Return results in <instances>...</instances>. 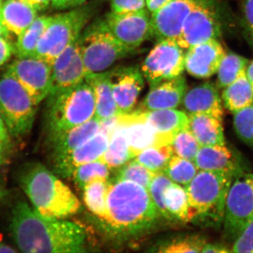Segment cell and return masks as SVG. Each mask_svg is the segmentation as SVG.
Here are the masks:
<instances>
[{
	"label": "cell",
	"instance_id": "6",
	"mask_svg": "<svg viewBox=\"0 0 253 253\" xmlns=\"http://www.w3.org/2000/svg\"><path fill=\"white\" fill-rule=\"evenodd\" d=\"M79 42L86 75L106 71L132 51L115 38L104 19L86 26Z\"/></svg>",
	"mask_w": 253,
	"mask_h": 253
},
{
	"label": "cell",
	"instance_id": "21",
	"mask_svg": "<svg viewBox=\"0 0 253 253\" xmlns=\"http://www.w3.org/2000/svg\"><path fill=\"white\" fill-rule=\"evenodd\" d=\"M100 131V121L95 117L67 130L47 134L50 159L79 147Z\"/></svg>",
	"mask_w": 253,
	"mask_h": 253
},
{
	"label": "cell",
	"instance_id": "10",
	"mask_svg": "<svg viewBox=\"0 0 253 253\" xmlns=\"http://www.w3.org/2000/svg\"><path fill=\"white\" fill-rule=\"evenodd\" d=\"M184 50L175 40L158 42L146 56L141 69L150 88L182 75L185 69Z\"/></svg>",
	"mask_w": 253,
	"mask_h": 253
},
{
	"label": "cell",
	"instance_id": "49",
	"mask_svg": "<svg viewBox=\"0 0 253 253\" xmlns=\"http://www.w3.org/2000/svg\"><path fill=\"white\" fill-rule=\"evenodd\" d=\"M169 0H146V8L151 14L165 6Z\"/></svg>",
	"mask_w": 253,
	"mask_h": 253
},
{
	"label": "cell",
	"instance_id": "9",
	"mask_svg": "<svg viewBox=\"0 0 253 253\" xmlns=\"http://www.w3.org/2000/svg\"><path fill=\"white\" fill-rule=\"evenodd\" d=\"M224 234L234 243L253 220V174L239 173L226 195Z\"/></svg>",
	"mask_w": 253,
	"mask_h": 253
},
{
	"label": "cell",
	"instance_id": "11",
	"mask_svg": "<svg viewBox=\"0 0 253 253\" xmlns=\"http://www.w3.org/2000/svg\"><path fill=\"white\" fill-rule=\"evenodd\" d=\"M221 36V26L214 0H201L183 25L176 42L184 49Z\"/></svg>",
	"mask_w": 253,
	"mask_h": 253
},
{
	"label": "cell",
	"instance_id": "48",
	"mask_svg": "<svg viewBox=\"0 0 253 253\" xmlns=\"http://www.w3.org/2000/svg\"><path fill=\"white\" fill-rule=\"evenodd\" d=\"M11 149V143L0 141V169L6 163Z\"/></svg>",
	"mask_w": 253,
	"mask_h": 253
},
{
	"label": "cell",
	"instance_id": "23",
	"mask_svg": "<svg viewBox=\"0 0 253 253\" xmlns=\"http://www.w3.org/2000/svg\"><path fill=\"white\" fill-rule=\"evenodd\" d=\"M187 89L186 79L182 75L179 77L163 81L151 88L139 110L154 111L176 109L181 105Z\"/></svg>",
	"mask_w": 253,
	"mask_h": 253
},
{
	"label": "cell",
	"instance_id": "35",
	"mask_svg": "<svg viewBox=\"0 0 253 253\" xmlns=\"http://www.w3.org/2000/svg\"><path fill=\"white\" fill-rule=\"evenodd\" d=\"M199 170L194 161L173 155L165 168L164 173L173 182L185 186L194 179Z\"/></svg>",
	"mask_w": 253,
	"mask_h": 253
},
{
	"label": "cell",
	"instance_id": "54",
	"mask_svg": "<svg viewBox=\"0 0 253 253\" xmlns=\"http://www.w3.org/2000/svg\"><path fill=\"white\" fill-rule=\"evenodd\" d=\"M10 33L5 28L4 26L0 22V37L9 38Z\"/></svg>",
	"mask_w": 253,
	"mask_h": 253
},
{
	"label": "cell",
	"instance_id": "12",
	"mask_svg": "<svg viewBox=\"0 0 253 253\" xmlns=\"http://www.w3.org/2000/svg\"><path fill=\"white\" fill-rule=\"evenodd\" d=\"M6 71L19 82L37 106L47 97L52 65L36 56H17Z\"/></svg>",
	"mask_w": 253,
	"mask_h": 253
},
{
	"label": "cell",
	"instance_id": "8",
	"mask_svg": "<svg viewBox=\"0 0 253 253\" xmlns=\"http://www.w3.org/2000/svg\"><path fill=\"white\" fill-rule=\"evenodd\" d=\"M37 106L19 82L6 71L0 78V116L10 136L21 137L31 130Z\"/></svg>",
	"mask_w": 253,
	"mask_h": 253
},
{
	"label": "cell",
	"instance_id": "33",
	"mask_svg": "<svg viewBox=\"0 0 253 253\" xmlns=\"http://www.w3.org/2000/svg\"><path fill=\"white\" fill-rule=\"evenodd\" d=\"M249 60L234 52L226 53L217 72V86L224 89L246 73Z\"/></svg>",
	"mask_w": 253,
	"mask_h": 253
},
{
	"label": "cell",
	"instance_id": "5",
	"mask_svg": "<svg viewBox=\"0 0 253 253\" xmlns=\"http://www.w3.org/2000/svg\"><path fill=\"white\" fill-rule=\"evenodd\" d=\"M238 174L226 172L199 170L184 186L192 219L197 217H224L228 191Z\"/></svg>",
	"mask_w": 253,
	"mask_h": 253
},
{
	"label": "cell",
	"instance_id": "25",
	"mask_svg": "<svg viewBox=\"0 0 253 253\" xmlns=\"http://www.w3.org/2000/svg\"><path fill=\"white\" fill-rule=\"evenodd\" d=\"M194 161L199 170L240 173L232 153L226 145L201 146Z\"/></svg>",
	"mask_w": 253,
	"mask_h": 253
},
{
	"label": "cell",
	"instance_id": "55",
	"mask_svg": "<svg viewBox=\"0 0 253 253\" xmlns=\"http://www.w3.org/2000/svg\"><path fill=\"white\" fill-rule=\"evenodd\" d=\"M6 194L7 192L5 190L0 189V202L6 197Z\"/></svg>",
	"mask_w": 253,
	"mask_h": 253
},
{
	"label": "cell",
	"instance_id": "4",
	"mask_svg": "<svg viewBox=\"0 0 253 253\" xmlns=\"http://www.w3.org/2000/svg\"><path fill=\"white\" fill-rule=\"evenodd\" d=\"M47 98V134L67 130L96 117L94 94L85 82Z\"/></svg>",
	"mask_w": 253,
	"mask_h": 253
},
{
	"label": "cell",
	"instance_id": "31",
	"mask_svg": "<svg viewBox=\"0 0 253 253\" xmlns=\"http://www.w3.org/2000/svg\"><path fill=\"white\" fill-rule=\"evenodd\" d=\"M52 16L37 17L25 31L18 36L14 46V52L17 56H33L40 40L44 33Z\"/></svg>",
	"mask_w": 253,
	"mask_h": 253
},
{
	"label": "cell",
	"instance_id": "26",
	"mask_svg": "<svg viewBox=\"0 0 253 253\" xmlns=\"http://www.w3.org/2000/svg\"><path fill=\"white\" fill-rule=\"evenodd\" d=\"M38 17V11L23 0H6L0 9V22L9 33L19 36Z\"/></svg>",
	"mask_w": 253,
	"mask_h": 253
},
{
	"label": "cell",
	"instance_id": "50",
	"mask_svg": "<svg viewBox=\"0 0 253 253\" xmlns=\"http://www.w3.org/2000/svg\"><path fill=\"white\" fill-rule=\"evenodd\" d=\"M25 2L31 5L32 7L36 9L37 11H42L46 9L51 3V0H23Z\"/></svg>",
	"mask_w": 253,
	"mask_h": 253
},
{
	"label": "cell",
	"instance_id": "46",
	"mask_svg": "<svg viewBox=\"0 0 253 253\" xmlns=\"http://www.w3.org/2000/svg\"><path fill=\"white\" fill-rule=\"evenodd\" d=\"M86 0H51V5L56 9L76 8L84 4Z\"/></svg>",
	"mask_w": 253,
	"mask_h": 253
},
{
	"label": "cell",
	"instance_id": "14",
	"mask_svg": "<svg viewBox=\"0 0 253 253\" xmlns=\"http://www.w3.org/2000/svg\"><path fill=\"white\" fill-rule=\"evenodd\" d=\"M104 20L115 38L132 51L150 38L151 15L148 9L126 13L111 11Z\"/></svg>",
	"mask_w": 253,
	"mask_h": 253
},
{
	"label": "cell",
	"instance_id": "43",
	"mask_svg": "<svg viewBox=\"0 0 253 253\" xmlns=\"http://www.w3.org/2000/svg\"><path fill=\"white\" fill-rule=\"evenodd\" d=\"M113 12L126 13L146 9V0H111Z\"/></svg>",
	"mask_w": 253,
	"mask_h": 253
},
{
	"label": "cell",
	"instance_id": "15",
	"mask_svg": "<svg viewBox=\"0 0 253 253\" xmlns=\"http://www.w3.org/2000/svg\"><path fill=\"white\" fill-rule=\"evenodd\" d=\"M201 0H169L151 14L150 38L157 42L177 39L184 21Z\"/></svg>",
	"mask_w": 253,
	"mask_h": 253
},
{
	"label": "cell",
	"instance_id": "36",
	"mask_svg": "<svg viewBox=\"0 0 253 253\" xmlns=\"http://www.w3.org/2000/svg\"><path fill=\"white\" fill-rule=\"evenodd\" d=\"M111 168L101 159L86 163L78 167L73 172V181L83 189L89 181L96 179H109Z\"/></svg>",
	"mask_w": 253,
	"mask_h": 253
},
{
	"label": "cell",
	"instance_id": "24",
	"mask_svg": "<svg viewBox=\"0 0 253 253\" xmlns=\"http://www.w3.org/2000/svg\"><path fill=\"white\" fill-rule=\"evenodd\" d=\"M84 82L94 94L97 119L102 121L121 114L113 97L109 71L86 75Z\"/></svg>",
	"mask_w": 253,
	"mask_h": 253
},
{
	"label": "cell",
	"instance_id": "17",
	"mask_svg": "<svg viewBox=\"0 0 253 253\" xmlns=\"http://www.w3.org/2000/svg\"><path fill=\"white\" fill-rule=\"evenodd\" d=\"M109 139V136L100 131L79 147L51 158L53 172L61 177H71L80 166L101 159L107 149Z\"/></svg>",
	"mask_w": 253,
	"mask_h": 253
},
{
	"label": "cell",
	"instance_id": "51",
	"mask_svg": "<svg viewBox=\"0 0 253 253\" xmlns=\"http://www.w3.org/2000/svg\"><path fill=\"white\" fill-rule=\"evenodd\" d=\"M10 136H10L6 126H5L4 121L0 116V141L11 142Z\"/></svg>",
	"mask_w": 253,
	"mask_h": 253
},
{
	"label": "cell",
	"instance_id": "28",
	"mask_svg": "<svg viewBox=\"0 0 253 253\" xmlns=\"http://www.w3.org/2000/svg\"><path fill=\"white\" fill-rule=\"evenodd\" d=\"M221 99L226 109L233 113L253 103V87L246 73L223 89Z\"/></svg>",
	"mask_w": 253,
	"mask_h": 253
},
{
	"label": "cell",
	"instance_id": "2",
	"mask_svg": "<svg viewBox=\"0 0 253 253\" xmlns=\"http://www.w3.org/2000/svg\"><path fill=\"white\" fill-rule=\"evenodd\" d=\"M161 217L147 189L133 181L110 179L102 221L111 233L123 238L140 235Z\"/></svg>",
	"mask_w": 253,
	"mask_h": 253
},
{
	"label": "cell",
	"instance_id": "42",
	"mask_svg": "<svg viewBox=\"0 0 253 253\" xmlns=\"http://www.w3.org/2000/svg\"><path fill=\"white\" fill-rule=\"evenodd\" d=\"M231 253H253V220L234 241Z\"/></svg>",
	"mask_w": 253,
	"mask_h": 253
},
{
	"label": "cell",
	"instance_id": "3",
	"mask_svg": "<svg viewBox=\"0 0 253 253\" xmlns=\"http://www.w3.org/2000/svg\"><path fill=\"white\" fill-rule=\"evenodd\" d=\"M18 181L33 208L44 217L64 219L81 211V204L76 195L41 163L25 166Z\"/></svg>",
	"mask_w": 253,
	"mask_h": 253
},
{
	"label": "cell",
	"instance_id": "29",
	"mask_svg": "<svg viewBox=\"0 0 253 253\" xmlns=\"http://www.w3.org/2000/svg\"><path fill=\"white\" fill-rule=\"evenodd\" d=\"M163 201L169 220L174 219L185 222L192 220L189 199L184 186L172 182L165 190Z\"/></svg>",
	"mask_w": 253,
	"mask_h": 253
},
{
	"label": "cell",
	"instance_id": "34",
	"mask_svg": "<svg viewBox=\"0 0 253 253\" xmlns=\"http://www.w3.org/2000/svg\"><path fill=\"white\" fill-rule=\"evenodd\" d=\"M173 155L170 144L154 145L141 151L135 159L151 172H162Z\"/></svg>",
	"mask_w": 253,
	"mask_h": 253
},
{
	"label": "cell",
	"instance_id": "20",
	"mask_svg": "<svg viewBox=\"0 0 253 253\" xmlns=\"http://www.w3.org/2000/svg\"><path fill=\"white\" fill-rule=\"evenodd\" d=\"M119 124L126 131L133 158L150 146L163 145L160 144L156 131L145 121L139 110L120 114Z\"/></svg>",
	"mask_w": 253,
	"mask_h": 253
},
{
	"label": "cell",
	"instance_id": "45",
	"mask_svg": "<svg viewBox=\"0 0 253 253\" xmlns=\"http://www.w3.org/2000/svg\"><path fill=\"white\" fill-rule=\"evenodd\" d=\"M14 52V46L9 38L0 37V66H2Z\"/></svg>",
	"mask_w": 253,
	"mask_h": 253
},
{
	"label": "cell",
	"instance_id": "38",
	"mask_svg": "<svg viewBox=\"0 0 253 253\" xmlns=\"http://www.w3.org/2000/svg\"><path fill=\"white\" fill-rule=\"evenodd\" d=\"M155 173L136 159L130 160L118 169L115 179L133 181L148 189Z\"/></svg>",
	"mask_w": 253,
	"mask_h": 253
},
{
	"label": "cell",
	"instance_id": "1",
	"mask_svg": "<svg viewBox=\"0 0 253 253\" xmlns=\"http://www.w3.org/2000/svg\"><path fill=\"white\" fill-rule=\"evenodd\" d=\"M10 230L23 253H84L86 234L78 224L42 215L25 201L15 205Z\"/></svg>",
	"mask_w": 253,
	"mask_h": 253
},
{
	"label": "cell",
	"instance_id": "16",
	"mask_svg": "<svg viewBox=\"0 0 253 253\" xmlns=\"http://www.w3.org/2000/svg\"><path fill=\"white\" fill-rule=\"evenodd\" d=\"M113 97L121 114L131 112L144 86V77L137 66H121L109 71Z\"/></svg>",
	"mask_w": 253,
	"mask_h": 253
},
{
	"label": "cell",
	"instance_id": "30",
	"mask_svg": "<svg viewBox=\"0 0 253 253\" xmlns=\"http://www.w3.org/2000/svg\"><path fill=\"white\" fill-rule=\"evenodd\" d=\"M101 159L111 169H119L133 159L126 131L121 125H118L110 136L107 149Z\"/></svg>",
	"mask_w": 253,
	"mask_h": 253
},
{
	"label": "cell",
	"instance_id": "53",
	"mask_svg": "<svg viewBox=\"0 0 253 253\" xmlns=\"http://www.w3.org/2000/svg\"><path fill=\"white\" fill-rule=\"evenodd\" d=\"M16 250L9 246V245L4 244L1 239H0V253H16Z\"/></svg>",
	"mask_w": 253,
	"mask_h": 253
},
{
	"label": "cell",
	"instance_id": "56",
	"mask_svg": "<svg viewBox=\"0 0 253 253\" xmlns=\"http://www.w3.org/2000/svg\"><path fill=\"white\" fill-rule=\"evenodd\" d=\"M3 2H4V1H3V0H0V9H1V5H2Z\"/></svg>",
	"mask_w": 253,
	"mask_h": 253
},
{
	"label": "cell",
	"instance_id": "39",
	"mask_svg": "<svg viewBox=\"0 0 253 253\" xmlns=\"http://www.w3.org/2000/svg\"><path fill=\"white\" fill-rule=\"evenodd\" d=\"M171 146L174 155L190 161H194L201 148L199 141L189 128L178 133Z\"/></svg>",
	"mask_w": 253,
	"mask_h": 253
},
{
	"label": "cell",
	"instance_id": "41",
	"mask_svg": "<svg viewBox=\"0 0 253 253\" xmlns=\"http://www.w3.org/2000/svg\"><path fill=\"white\" fill-rule=\"evenodd\" d=\"M173 181L165 174L164 172L155 173L148 188L151 199L154 201L155 206L157 208L161 217L166 218L168 220L169 217L165 207L163 195L166 188Z\"/></svg>",
	"mask_w": 253,
	"mask_h": 253
},
{
	"label": "cell",
	"instance_id": "47",
	"mask_svg": "<svg viewBox=\"0 0 253 253\" xmlns=\"http://www.w3.org/2000/svg\"><path fill=\"white\" fill-rule=\"evenodd\" d=\"M231 252V250L224 245L217 244H206L202 250L203 253H226Z\"/></svg>",
	"mask_w": 253,
	"mask_h": 253
},
{
	"label": "cell",
	"instance_id": "52",
	"mask_svg": "<svg viewBox=\"0 0 253 253\" xmlns=\"http://www.w3.org/2000/svg\"><path fill=\"white\" fill-rule=\"evenodd\" d=\"M246 76L253 87V61L249 63L246 71Z\"/></svg>",
	"mask_w": 253,
	"mask_h": 253
},
{
	"label": "cell",
	"instance_id": "13",
	"mask_svg": "<svg viewBox=\"0 0 253 253\" xmlns=\"http://www.w3.org/2000/svg\"><path fill=\"white\" fill-rule=\"evenodd\" d=\"M79 38L63 50L53 62L48 96L68 90L84 82L86 73L82 57Z\"/></svg>",
	"mask_w": 253,
	"mask_h": 253
},
{
	"label": "cell",
	"instance_id": "22",
	"mask_svg": "<svg viewBox=\"0 0 253 253\" xmlns=\"http://www.w3.org/2000/svg\"><path fill=\"white\" fill-rule=\"evenodd\" d=\"M139 111L156 131L161 144L171 145L178 133L189 128V116L184 111L176 109Z\"/></svg>",
	"mask_w": 253,
	"mask_h": 253
},
{
	"label": "cell",
	"instance_id": "37",
	"mask_svg": "<svg viewBox=\"0 0 253 253\" xmlns=\"http://www.w3.org/2000/svg\"><path fill=\"white\" fill-rule=\"evenodd\" d=\"M204 240L198 236H179L161 243L156 248L158 253H201Z\"/></svg>",
	"mask_w": 253,
	"mask_h": 253
},
{
	"label": "cell",
	"instance_id": "7",
	"mask_svg": "<svg viewBox=\"0 0 253 253\" xmlns=\"http://www.w3.org/2000/svg\"><path fill=\"white\" fill-rule=\"evenodd\" d=\"M91 12L90 6H79L52 16L33 56L52 65L63 50L81 36L90 19Z\"/></svg>",
	"mask_w": 253,
	"mask_h": 253
},
{
	"label": "cell",
	"instance_id": "18",
	"mask_svg": "<svg viewBox=\"0 0 253 253\" xmlns=\"http://www.w3.org/2000/svg\"><path fill=\"white\" fill-rule=\"evenodd\" d=\"M225 54L217 40L200 43L186 49L185 69L193 77L211 78L217 73Z\"/></svg>",
	"mask_w": 253,
	"mask_h": 253
},
{
	"label": "cell",
	"instance_id": "19",
	"mask_svg": "<svg viewBox=\"0 0 253 253\" xmlns=\"http://www.w3.org/2000/svg\"><path fill=\"white\" fill-rule=\"evenodd\" d=\"M218 89L212 83L206 82L187 89L181 103L183 111L188 115H210L222 121L223 101Z\"/></svg>",
	"mask_w": 253,
	"mask_h": 253
},
{
	"label": "cell",
	"instance_id": "32",
	"mask_svg": "<svg viewBox=\"0 0 253 253\" xmlns=\"http://www.w3.org/2000/svg\"><path fill=\"white\" fill-rule=\"evenodd\" d=\"M109 185L110 179H96L89 181L82 189L86 208L101 221L106 216V198Z\"/></svg>",
	"mask_w": 253,
	"mask_h": 253
},
{
	"label": "cell",
	"instance_id": "40",
	"mask_svg": "<svg viewBox=\"0 0 253 253\" xmlns=\"http://www.w3.org/2000/svg\"><path fill=\"white\" fill-rule=\"evenodd\" d=\"M234 126L238 137L253 147V103L234 113Z\"/></svg>",
	"mask_w": 253,
	"mask_h": 253
},
{
	"label": "cell",
	"instance_id": "44",
	"mask_svg": "<svg viewBox=\"0 0 253 253\" xmlns=\"http://www.w3.org/2000/svg\"><path fill=\"white\" fill-rule=\"evenodd\" d=\"M243 16L245 28L253 44V0H244Z\"/></svg>",
	"mask_w": 253,
	"mask_h": 253
},
{
	"label": "cell",
	"instance_id": "27",
	"mask_svg": "<svg viewBox=\"0 0 253 253\" xmlns=\"http://www.w3.org/2000/svg\"><path fill=\"white\" fill-rule=\"evenodd\" d=\"M189 116V128L201 146L225 145L222 121L206 114Z\"/></svg>",
	"mask_w": 253,
	"mask_h": 253
}]
</instances>
